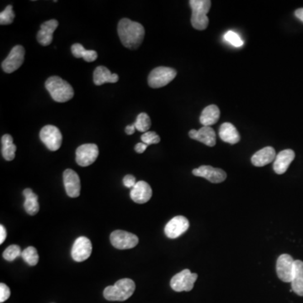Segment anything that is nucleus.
<instances>
[{
  "mask_svg": "<svg viewBox=\"0 0 303 303\" xmlns=\"http://www.w3.org/2000/svg\"><path fill=\"white\" fill-rule=\"evenodd\" d=\"M117 30L120 40L125 47L134 50L142 43L145 30L140 23L125 18L120 20Z\"/></svg>",
  "mask_w": 303,
  "mask_h": 303,
  "instance_id": "obj_1",
  "label": "nucleus"
},
{
  "mask_svg": "<svg viewBox=\"0 0 303 303\" xmlns=\"http://www.w3.org/2000/svg\"><path fill=\"white\" fill-rule=\"evenodd\" d=\"M45 88L47 89L52 98L59 103L70 100L73 97L74 92L71 84L63 80L58 76H53L45 81Z\"/></svg>",
  "mask_w": 303,
  "mask_h": 303,
  "instance_id": "obj_2",
  "label": "nucleus"
},
{
  "mask_svg": "<svg viewBox=\"0 0 303 303\" xmlns=\"http://www.w3.org/2000/svg\"><path fill=\"white\" fill-rule=\"evenodd\" d=\"M136 289V285L131 279H121L114 285H110L104 290V296L111 301H124L131 297Z\"/></svg>",
  "mask_w": 303,
  "mask_h": 303,
  "instance_id": "obj_3",
  "label": "nucleus"
},
{
  "mask_svg": "<svg viewBox=\"0 0 303 303\" xmlns=\"http://www.w3.org/2000/svg\"><path fill=\"white\" fill-rule=\"evenodd\" d=\"M191 7V25L195 30H204L209 24L207 14L211 9L212 2L210 0H190Z\"/></svg>",
  "mask_w": 303,
  "mask_h": 303,
  "instance_id": "obj_4",
  "label": "nucleus"
},
{
  "mask_svg": "<svg viewBox=\"0 0 303 303\" xmlns=\"http://www.w3.org/2000/svg\"><path fill=\"white\" fill-rule=\"evenodd\" d=\"M177 72L174 68L158 67L149 74L147 82L151 88H162L169 84L176 77Z\"/></svg>",
  "mask_w": 303,
  "mask_h": 303,
  "instance_id": "obj_5",
  "label": "nucleus"
},
{
  "mask_svg": "<svg viewBox=\"0 0 303 303\" xmlns=\"http://www.w3.org/2000/svg\"><path fill=\"white\" fill-rule=\"evenodd\" d=\"M198 275L190 272L189 270H182L172 278L170 285L172 289L177 292L189 291L194 287V282L196 281Z\"/></svg>",
  "mask_w": 303,
  "mask_h": 303,
  "instance_id": "obj_6",
  "label": "nucleus"
},
{
  "mask_svg": "<svg viewBox=\"0 0 303 303\" xmlns=\"http://www.w3.org/2000/svg\"><path fill=\"white\" fill-rule=\"evenodd\" d=\"M40 138L44 145L50 151L55 152L60 148L63 141V136L60 130L55 126L47 125L40 131Z\"/></svg>",
  "mask_w": 303,
  "mask_h": 303,
  "instance_id": "obj_7",
  "label": "nucleus"
},
{
  "mask_svg": "<svg viewBox=\"0 0 303 303\" xmlns=\"http://www.w3.org/2000/svg\"><path fill=\"white\" fill-rule=\"evenodd\" d=\"M137 236L131 232L116 230L111 234V242L118 249H130L138 244Z\"/></svg>",
  "mask_w": 303,
  "mask_h": 303,
  "instance_id": "obj_8",
  "label": "nucleus"
},
{
  "mask_svg": "<svg viewBox=\"0 0 303 303\" xmlns=\"http://www.w3.org/2000/svg\"><path fill=\"white\" fill-rule=\"evenodd\" d=\"M98 156V146L95 144H83L76 150V162L81 167L89 166L96 161Z\"/></svg>",
  "mask_w": 303,
  "mask_h": 303,
  "instance_id": "obj_9",
  "label": "nucleus"
},
{
  "mask_svg": "<svg viewBox=\"0 0 303 303\" xmlns=\"http://www.w3.org/2000/svg\"><path fill=\"white\" fill-rule=\"evenodd\" d=\"M25 48L22 45H15L10 50V54L2 63V69L5 73H14L22 65L25 60Z\"/></svg>",
  "mask_w": 303,
  "mask_h": 303,
  "instance_id": "obj_10",
  "label": "nucleus"
},
{
  "mask_svg": "<svg viewBox=\"0 0 303 303\" xmlns=\"http://www.w3.org/2000/svg\"><path fill=\"white\" fill-rule=\"evenodd\" d=\"M295 260L289 255H281L276 263L278 277L283 282H291Z\"/></svg>",
  "mask_w": 303,
  "mask_h": 303,
  "instance_id": "obj_11",
  "label": "nucleus"
},
{
  "mask_svg": "<svg viewBox=\"0 0 303 303\" xmlns=\"http://www.w3.org/2000/svg\"><path fill=\"white\" fill-rule=\"evenodd\" d=\"M192 174L195 176L205 178L213 184L222 183L227 179V173L223 169L213 168L210 165H202L197 169H193Z\"/></svg>",
  "mask_w": 303,
  "mask_h": 303,
  "instance_id": "obj_12",
  "label": "nucleus"
},
{
  "mask_svg": "<svg viewBox=\"0 0 303 303\" xmlns=\"http://www.w3.org/2000/svg\"><path fill=\"white\" fill-rule=\"evenodd\" d=\"M189 227V222L186 217L177 216L172 218L164 228V232L167 237L174 239L184 234Z\"/></svg>",
  "mask_w": 303,
  "mask_h": 303,
  "instance_id": "obj_13",
  "label": "nucleus"
},
{
  "mask_svg": "<svg viewBox=\"0 0 303 303\" xmlns=\"http://www.w3.org/2000/svg\"><path fill=\"white\" fill-rule=\"evenodd\" d=\"M92 252V243L88 237H79L72 247V257L76 262H83L89 258Z\"/></svg>",
  "mask_w": 303,
  "mask_h": 303,
  "instance_id": "obj_14",
  "label": "nucleus"
},
{
  "mask_svg": "<svg viewBox=\"0 0 303 303\" xmlns=\"http://www.w3.org/2000/svg\"><path fill=\"white\" fill-rule=\"evenodd\" d=\"M63 184L68 196L76 198L80 194V179L73 169H66L63 172Z\"/></svg>",
  "mask_w": 303,
  "mask_h": 303,
  "instance_id": "obj_15",
  "label": "nucleus"
},
{
  "mask_svg": "<svg viewBox=\"0 0 303 303\" xmlns=\"http://www.w3.org/2000/svg\"><path fill=\"white\" fill-rule=\"evenodd\" d=\"M153 195V190L146 182H136V185L131 189L130 196L134 202L137 204H144L149 201Z\"/></svg>",
  "mask_w": 303,
  "mask_h": 303,
  "instance_id": "obj_16",
  "label": "nucleus"
},
{
  "mask_svg": "<svg viewBox=\"0 0 303 303\" xmlns=\"http://www.w3.org/2000/svg\"><path fill=\"white\" fill-rule=\"evenodd\" d=\"M189 136L190 138L202 142L208 146H214L217 142L216 133L211 126H202L198 131L190 130Z\"/></svg>",
  "mask_w": 303,
  "mask_h": 303,
  "instance_id": "obj_17",
  "label": "nucleus"
},
{
  "mask_svg": "<svg viewBox=\"0 0 303 303\" xmlns=\"http://www.w3.org/2000/svg\"><path fill=\"white\" fill-rule=\"evenodd\" d=\"M295 153L291 149H285L276 155L273 169L277 174H285L291 162L295 159Z\"/></svg>",
  "mask_w": 303,
  "mask_h": 303,
  "instance_id": "obj_18",
  "label": "nucleus"
},
{
  "mask_svg": "<svg viewBox=\"0 0 303 303\" xmlns=\"http://www.w3.org/2000/svg\"><path fill=\"white\" fill-rule=\"evenodd\" d=\"M58 26V21L56 20H48L41 24L40 30L38 31L37 36H36L38 42L44 46L50 45L53 41V33Z\"/></svg>",
  "mask_w": 303,
  "mask_h": 303,
  "instance_id": "obj_19",
  "label": "nucleus"
},
{
  "mask_svg": "<svg viewBox=\"0 0 303 303\" xmlns=\"http://www.w3.org/2000/svg\"><path fill=\"white\" fill-rule=\"evenodd\" d=\"M276 158L275 150L272 146H265L252 155L251 162L256 167H264L272 163Z\"/></svg>",
  "mask_w": 303,
  "mask_h": 303,
  "instance_id": "obj_20",
  "label": "nucleus"
},
{
  "mask_svg": "<svg viewBox=\"0 0 303 303\" xmlns=\"http://www.w3.org/2000/svg\"><path fill=\"white\" fill-rule=\"evenodd\" d=\"M119 76L116 73H111L108 68L104 66H98L93 72V83L95 85H102L106 83H116Z\"/></svg>",
  "mask_w": 303,
  "mask_h": 303,
  "instance_id": "obj_21",
  "label": "nucleus"
},
{
  "mask_svg": "<svg viewBox=\"0 0 303 303\" xmlns=\"http://www.w3.org/2000/svg\"><path fill=\"white\" fill-rule=\"evenodd\" d=\"M219 136L222 141L232 145L240 141V135L237 128L229 122H225L220 126Z\"/></svg>",
  "mask_w": 303,
  "mask_h": 303,
  "instance_id": "obj_22",
  "label": "nucleus"
},
{
  "mask_svg": "<svg viewBox=\"0 0 303 303\" xmlns=\"http://www.w3.org/2000/svg\"><path fill=\"white\" fill-rule=\"evenodd\" d=\"M290 283L292 291L303 296V262L301 260H295L292 280Z\"/></svg>",
  "mask_w": 303,
  "mask_h": 303,
  "instance_id": "obj_23",
  "label": "nucleus"
},
{
  "mask_svg": "<svg viewBox=\"0 0 303 303\" xmlns=\"http://www.w3.org/2000/svg\"><path fill=\"white\" fill-rule=\"evenodd\" d=\"M220 110L215 105L207 106L199 116V121L203 126H211L217 123L220 118Z\"/></svg>",
  "mask_w": 303,
  "mask_h": 303,
  "instance_id": "obj_24",
  "label": "nucleus"
},
{
  "mask_svg": "<svg viewBox=\"0 0 303 303\" xmlns=\"http://www.w3.org/2000/svg\"><path fill=\"white\" fill-rule=\"evenodd\" d=\"M23 194L25 198V201L24 203L25 212L30 216L36 214L40 209L37 195L33 192L31 189H25L23 191Z\"/></svg>",
  "mask_w": 303,
  "mask_h": 303,
  "instance_id": "obj_25",
  "label": "nucleus"
},
{
  "mask_svg": "<svg viewBox=\"0 0 303 303\" xmlns=\"http://www.w3.org/2000/svg\"><path fill=\"white\" fill-rule=\"evenodd\" d=\"M1 152L5 160L12 161L15 159L16 146L14 144L12 136L9 134H5L1 138Z\"/></svg>",
  "mask_w": 303,
  "mask_h": 303,
  "instance_id": "obj_26",
  "label": "nucleus"
},
{
  "mask_svg": "<svg viewBox=\"0 0 303 303\" xmlns=\"http://www.w3.org/2000/svg\"><path fill=\"white\" fill-rule=\"evenodd\" d=\"M71 50L74 58H83V60L91 63L95 61L98 58V54L95 50H86L85 48L83 47V45L79 43H75L72 45Z\"/></svg>",
  "mask_w": 303,
  "mask_h": 303,
  "instance_id": "obj_27",
  "label": "nucleus"
},
{
  "mask_svg": "<svg viewBox=\"0 0 303 303\" xmlns=\"http://www.w3.org/2000/svg\"><path fill=\"white\" fill-rule=\"evenodd\" d=\"M136 130L141 132H146L151 127V120L148 115L146 113H140L136 117V121L134 123Z\"/></svg>",
  "mask_w": 303,
  "mask_h": 303,
  "instance_id": "obj_28",
  "label": "nucleus"
},
{
  "mask_svg": "<svg viewBox=\"0 0 303 303\" xmlns=\"http://www.w3.org/2000/svg\"><path fill=\"white\" fill-rule=\"evenodd\" d=\"M23 260L27 263L30 266H35L37 265L39 261V255H38L37 250L35 247L30 246L25 248L22 252Z\"/></svg>",
  "mask_w": 303,
  "mask_h": 303,
  "instance_id": "obj_29",
  "label": "nucleus"
},
{
  "mask_svg": "<svg viewBox=\"0 0 303 303\" xmlns=\"http://www.w3.org/2000/svg\"><path fill=\"white\" fill-rule=\"evenodd\" d=\"M22 255L20 246L18 245H10L3 252V257L7 261H14L19 256Z\"/></svg>",
  "mask_w": 303,
  "mask_h": 303,
  "instance_id": "obj_30",
  "label": "nucleus"
},
{
  "mask_svg": "<svg viewBox=\"0 0 303 303\" xmlns=\"http://www.w3.org/2000/svg\"><path fill=\"white\" fill-rule=\"evenodd\" d=\"M15 19V13L13 11L12 5H8L5 10L0 13V24L1 25H10Z\"/></svg>",
  "mask_w": 303,
  "mask_h": 303,
  "instance_id": "obj_31",
  "label": "nucleus"
},
{
  "mask_svg": "<svg viewBox=\"0 0 303 303\" xmlns=\"http://www.w3.org/2000/svg\"><path fill=\"white\" fill-rule=\"evenodd\" d=\"M224 39L227 42L230 43L231 45L236 46V47H240V46L243 45V41L240 38L239 35H237V33L234 32V31H232V30H229L225 34Z\"/></svg>",
  "mask_w": 303,
  "mask_h": 303,
  "instance_id": "obj_32",
  "label": "nucleus"
},
{
  "mask_svg": "<svg viewBox=\"0 0 303 303\" xmlns=\"http://www.w3.org/2000/svg\"><path fill=\"white\" fill-rule=\"evenodd\" d=\"M141 140L143 143L149 146L152 144L159 143L160 141V136L155 131H146L141 135Z\"/></svg>",
  "mask_w": 303,
  "mask_h": 303,
  "instance_id": "obj_33",
  "label": "nucleus"
},
{
  "mask_svg": "<svg viewBox=\"0 0 303 303\" xmlns=\"http://www.w3.org/2000/svg\"><path fill=\"white\" fill-rule=\"evenodd\" d=\"M10 296V288L4 283L0 284V302H5Z\"/></svg>",
  "mask_w": 303,
  "mask_h": 303,
  "instance_id": "obj_34",
  "label": "nucleus"
},
{
  "mask_svg": "<svg viewBox=\"0 0 303 303\" xmlns=\"http://www.w3.org/2000/svg\"><path fill=\"white\" fill-rule=\"evenodd\" d=\"M123 184L127 188L132 189L136 184V178L133 175H131V174H127V175L124 177Z\"/></svg>",
  "mask_w": 303,
  "mask_h": 303,
  "instance_id": "obj_35",
  "label": "nucleus"
},
{
  "mask_svg": "<svg viewBox=\"0 0 303 303\" xmlns=\"http://www.w3.org/2000/svg\"><path fill=\"white\" fill-rule=\"evenodd\" d=\"M147 145L146 144L143 143V142H141V143L136 144V146H135V151L137 153V154H142L146 150V147H147Z\"/></svg>",
  "mask_w": 303,
  "mask_h": 303,
  "instance_id": "obj_36",
  "label": "nucleus"
},
{
  "mask_svg": "<svg viewBox=\"0 0 303 303\" xmlns=\"http://www.w3.org/2000/svg\"><path fill=\"white\" fill-rule=\"evenodd\" d=\"M7 237V232L3 225H0V243L2 244Z\"/></svg>",
  "mask_w": 303,
  "mask_h": 303,
  "instance_id": "obj_37",
  "label": "nucleus"
},
{
  "mask_svg": "<svg viewBox=\"0 0 303 303\" xmlns=\"http://www.w3.org/2000/svg\"><path fill=\"white\" fill-rule=\"evenodd\" d=\"M295 15L298 20H300L301 22H303V8L295 10Z\"/></svg>",
  "mask_w": 303,
  "mask_h": 303,
  "instance_id": "obj_38",
  "label": "nucleus"
},
{
  "mask_svg": "<svg viewBox=\"0 0 303 303\" xmlns=\"http://www.w3.org/2000/svg\"><path fill=\"white\" fill-rule=\"evenodd\" d=\"M135 130H136V127L134 126V124L129 125L126 127V133L127 135H132L135 132Z\"/></svg>",
  "mask_w": 303,
  "mask_h": 303,
  "instance_id": "obj_39",
  "label": "nucleus"
}]
</instances>
